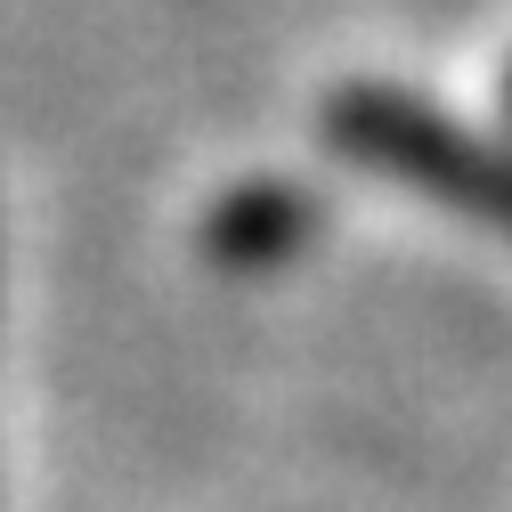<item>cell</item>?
<instances>
[{
    "instance_id": "cell-1",
    "label": "cell",
    "mask_w": 512,
    "mask_h": 512,
    "mask_svg": "<svg viewBox=\"0 0 512 512\" xmlns=\"http://www.w3.org/2000/svg\"><path fill=\"white\" fill-rule=\"evenodd\" d=\"M326 139L366 163V171H391L407 179L415 196H439V204H456L488 228L512 236V147H488L472 131H456L447 114H431L423 98L407 90H342L326 106Z\"/></svg>"
},
{
    "instance_id": "cell-2",
    "label": "cell",
    "mask_w": 512,
    "mask_h": 512,
    "mask_svg": "<svg viewBox=\"0 0 512 512\" xmlns=\"http://www.w3.org/2000/svg\"><path fill=\"white\" fill-rule=\"evenodd\" d=\"M301 236H309V204L293 196V187H269V179L236 187V196L212 212V252L228 269H277V261L301 252Z\"/></svg>"
},
{
    "instance_id": "cell-3",
    "label": "cell",
    "mask_w": 512,
    "mask_h": 512,
    "mask_svg": "<svg viewBox=\"0 0 512 512\" xmlns=\"http://www.w3.org/2000/svg\"><path fill=\"white\" fill-rule=\"evenodd\" d=\"M504 106H512V74H504Z\"/></svg>"
}]
</instances>
